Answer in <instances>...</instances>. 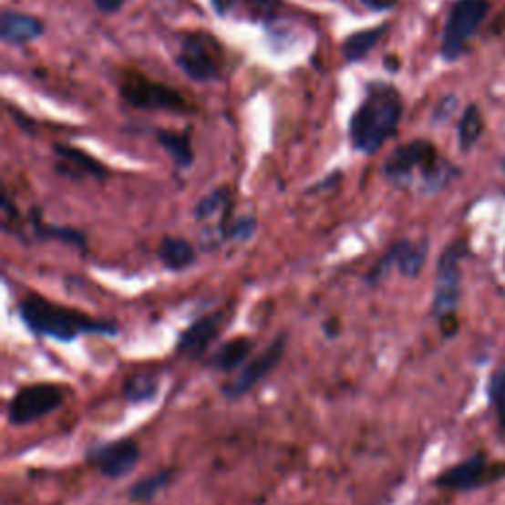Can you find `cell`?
Returning a JSON list of instances; mask_svg holds the SVG:
<instances>
[{
	"label": "cell",
	"instance_id": "2e32d148",
	"mask_svg": "<svg viewBox=\"0 0 505 505\" xmlns=\"http://www.w3.org/2000/svg\"><path fill=\"white\" fill-rule=\"evenodd\" d=\"M160 393V374L150 369L132 371L123 381V395L129 403H150Z\"/></svg>",
	"mask_w": 505,
	"mask_h": 505
},
{
	"label": "cell",
	"instance_id": "30bf717a",
	"mask_svg": "<svg viewBox=\"0 0 505 505\" xmlns=\"http://www.w3.org/2000/svg\"><path fill=\"white\" fill-rule=\"evenodd\" d=\"M121 93L127 103H130L132 107H139V109H166L178 113L188 109L182 95L140 76L129 74L123 79Z\"/></svg>",
	"mask_w": 505,
	"mask_h": 505
},
{
	"label": "cell",
	"instance_id": "6da1fadb",
	"mask_svg": "<svg viewBox=\"0 0 505 505\" xmlns=\"http://www.w3.org/2000/svg\"><path fill=\"white\" fill-rule=\"evenodd\" d=\"M16 312L32 334L57 342H74L88 334L115 335L119 332L113 320L91 318L86 312L52 303L36 293L24 296Z\"/></svg>",
	"mask_w": 505,
	"mask_h": 505
},
{
	"label": "cell",
	"instance_id": "ffe728a7",
	"mask_svg": "<svg viewBox=\"0 0 505 505\" xmlns=\"http://www.w3.org/2000/svg\"><path fill=\"white\" fill-rule=\"evenodd\" d=\"M172 482V470L154 472L129 488V500L132 503H150L156 496L164 491Z\"/></svg>",
	"mask_w": 505,
	"mask_h": 505
},
{
	"label": "cell",
	"instance_id": "83f0119b",
	"mask_svg": "<svg viewBox=\"0 0 505 505\" xmlns=\"http://www.w3.org/2000/svg\"><path fill=\"white\" fill-rule=\"evenodd\" d=\"M503 168H505V162H503Z\"/></svg>",
	"mask_w": 505,
	"mask_h": 505
},
{
	"label": "cell",
	"instance_id": "d6986e66",
	"mask_svg": "<svg viewBox=\"0 0 505 505\" xmlns=\"http://www.w3.org/2000/svg\"><path fill=\"white\" fill-rule=\"evenodd\" d=\"M32 230L38 239H54V242L69 245L81 252H86L88 249V239L79 230H71V227H59V225H46L40 222L38 211L34 215Z\"/></svg>",
	"mask_w": 505,
	"mask_h": 505
},
{
	"label": "cell",
	"instance_id": "5b68a950",
	"mask_svg": "<svg viewBox=\"0 0 505 505\" xmlns=\"http://www.w3.org/2000/svg\"><path fill=\"white\" fill-rule=\"evenodd\" d=\"M466 252L464 243H452L438 259L435 300H432V314L438 320L454 316L456 304L460 298V261Z\"/></svg>",
	"mask_w": 505,
	"mask_h": 505
},
{
	"label": "cell",
	"instance_id": "484cf974",
	"mask_svg": "<svg viewBox=\"0 0 505 505\" xmlns=\"http://www.w3.org/2000/svg\"><path fill=\"white\" fill-rule=\"evenodd\" d=\"M490 399L496 408L501 428L505 430V371H496L490 381Z\"/></svg>",
	"mask_w": 505,
	"mask_h": 505
},
{
	"label": "cell",
	"instance_id": "44dd1931",
	"mask_svg": "<svg viewBox=\"0 0 505 505\" xmlns=\"http://www.w3.org/2000/svg\"><path fill=\"white\" fill-rule=\"evenodd\" d=\"M383 36V28H374V30H364V32H356L344 42V56L350 62H357L362 59L366 54H369L371 47L376 46V42Z\"/></svg>",
	"mask_w": 505,
	"mask_h": 505
},
{
	"label": "cell",
	"instance_id": "3957f363",
	"mask_svg": "<svg viewBox=\"0 0 505 505\" xmlns=\"http://www.w3.org/2000/svg\"><path fill=\"white\" fill-rule=\"evenodd\" d=\"M66 393L56 383H32L24 385L10 397L6 405V418L12 427H24L36 423L64 407Z\"/></svg>",
	"mask_w": 505,
	"mask_h": 505
},
{
	"label": "cell",
	"instance_id": "cb8c5ba5",
	"mask_svg": "<svg viewBox=\"0 0 505 505\" xmlns=\"http://www.w3.org/2000/svg\"><path fill=\"white\" fill-rule=\"evenodd\" d=\"M218 211H230V191H227V188L215 190L203 200H200V203L194 210V218L203 222Z\"/></svg>",
	"mask_w": 505,
	"mask_h": 505
},
{
	"label": "cell",
	"instance_id": "7a4b0ae2",
	"mask_svg": "<svg viewBox=\"0 0 505 505\" xmlns=\"http://www.w3.org/2000/svg\"><path fill=\"white\" fill-rule=\"evenodd\" d=\"M401 111L403 105L397 91L389 88L371 91L352 119L354 147L362 152H376L395 132Z\"/></svg>",
	"mask_w": 505,
	"mask_h": 505
},
{
	"label": "cell",
	"instance_id": "9a60e30c",
	"mask_svg": "<svg viewBox=\"0 0 505 505\" xmlns=\"http://www.w3.org/2000/svg\"><path fill=\"white\" fill-rule=\"evenodd\" d=\"M156 255H159V261L162 263L164 269L174 273L194 267L198 259L194 245L182 237H172V235L162 237L159 249H156Z\"/></svg>",
	"mask_w": 505,
	"mask_h": 505
},
{
	"label": "cell",
	"instance_id": "277c9868",
	"mask_svg": "<svg viewBox=\"0 0 505 505\" xmlns=\"http://www.w3.org/2000/svg\"><path fill=\"white\" fill-rule=\"evenodd\" d=\"M415 168H423L425 180L430 188H440L447 182V174L442 172V168L437 162V150L427 140H413L397 149L387 164H385V174L399 180L407 178Z\"/></svg>",
	"mask_w": 505,
	"mask_h": 505
},
{
	"label": "cell",
	"instance_id": "52a82bcc",
	"mask_svg": "<svg viewBox=\"0 0 505 505\" xmlns=\"http://www.w3.org/2000/svg\"><path fill=\"white\" fill-rule=\"evenodd\" d=\"M86 459L107 479H121L135 470L140 460L137 440L119 438L89 447Z\"/></svg>",
	"mask_w": 505,
	"mask_h": 505
},
{
	"label": "cell",
	"instance_id": "ba28073f",
	"mask_svg": "<svg viewBox=\"0 0 505 505\" xmlns=\"http://www.w3.org/2000/svg\"><path fill=\"white\" fill-rule=\"evenodd\" d=\"M488 12L486 0H459L450 10L442 40V56L456 59L462 54L464 44L472 38V34L484 20Z\"/></svg>",
	"mask_w": 505,
	"mask_h": 505
},
{
	"label": "cell",
	"instance_id": "7402d4cb",
	"mask_svg": "<svg viewBox=\"0 0 505 505\" xmlns=\"http://www.w3.org/2000/svg\"><path fill=\"white\" fill-rule=\"evenodd\" d=\"M159 142L162 149L172 156L178 168H188L194 162V154H191V147L186 137L174 135V132H159Z\"/></svg>",
	"mask_w": 505,
	"mask_h": 505
},
{
	"label": "cell",
	"instance_id": "e0dca14e",
	"mask_svg": "<svg viewBox=\"0 0 505 505\" xmlns=\"http://www.w3.org/2000/svg\"><path fill=\"white\" fill-rule=\"evenodd\" d=\"M42 34V22L34 16L5 12L0 22V36L6 44H28Z\"/></svg>",
	"mask_w": 505,
	"mask_h": 505
},
{
	"label": "cell",
	"instance_id": "4316f807",
	"mask_svg": "<svg viewBox=\"0 0 505 505\" xmlns=\"http://www.w3.org/2000/svg\"><path fill=\"white\" fill-rule=\"evenodd\" d=\"M123 3L125 0H95V5H98V8L105 12V15H113V12L123 6Z\"/></svg>",
	"mask_w": 505,
	"mask_h": 505
},
{
	"label": "cell",
	"instance_id": "603a6c76",
	"mask_svg": "<svg viewBox=\"0 0 505 505\" xmlns=\"http://www.w3.org/2000/svg\"><path fill=\"white\" fill-rule=\"evenodd\" d=\"M257 230V222L255 218H251V215H245V218H239L235 222L223 220V223L220 225V235L222 242H249V239L255 235Z\"/></svg>",
	"mask_w": 505,
	"mask_h": 505
},
{
	"label": "cell",
	"instance_id": "d4e9b609",
	"mask_svg": "<svg viewBox=\"0 0 505 505\" xmlns=\"http://www.w3.org/2000/svg\"><path fill=\"white\" fill-rule=\"evenodd\" d=\"M479 132H482V117L476 107H468L460 121V147L462 150H470L474 142L478 140Z\"/></svg>",
	"mask_w": 505,
	"mask_h": 505
},
{
	"label": "cell",
	"instance_id": "5bb4252c",
	"mask_svg": "<svg viewBox=\"0 0 505 505\" xmlns=\"http://www.w3.org/2000/svg\"><path fill=\"white\" fill-rule=\"evenodd\" d=\"M252 347H255V344H252V340L247 338V335L227 340L203 359V367L218 371V374H232V371L245 364V359L251 356Z\"/></svg>",
	"mask_w": 505,
	"mask_h": 505
},
{
	"label": "cell",
	"instance_id": "ac0fdd59",
	"mask_svg": "<svg viewBox=\"0 0 505 505\" xmlns=\"http://www.w3.org/2000/svg\"><path fill=\"white\" fill-rule=\"evenodd\" d=\"M56 154L66 164V168H57V170L66 172V176H93L99 180L107 176V168L83 150L71 147H56Z\"/></svg>",
	"mask_w": 505,
	"mask_h": 505
},
{
	"label": "cell",
	"instance_id": "8992f818",
	"mask_svg": "<svg viewBox=\"0 0 505 505\" xmlns=\"http://www.w3.org/2000/svg\"><path fill=\"white\" fill-rule=\"evenodd\" d=\"M286 344V334H279L257 357H252L251 362L223 387V395L227 399H242V397L255 389L263 379H267L283 362Z\"/></svg>",
	"mask_w": 505,
	"mask_h": 505
},
{
	"label": "cell",
	"instance_id": "4fadbf2b",
	"mask_svg": "<svg viewBox=\"0 0 505 505\" xmlns=\"http://www.w3.org/2000/svg\"><path fill=\"white\" fill-rule=\"evenodd\" d=\"M178 66L198 81H208L218 76V64L201 36H188L184 40L182 52L178 54Z\"/></svg>",
	"mask_w": 505,
	"mask_h": 505
},
{
	"label": "cell",
	"instance_id": "7c38bea8",
	"mask_svg": "<svg viewBox=\"0 0 505 505\" xmlns=\"http://www.w3.org/2000/svg\"><path fill=\"white\" fill-rule=\"evenodd\" d=\"M496 476H500L496 464H488L484 454H476L472 459H468L440 474L435 484L442 490L464 491L484 486L491 482V479H496Z\"/></svg>",
	"mask_w": 505,
	"mask_h": 505
},
{
	"label": "cell",
	"instance_id": "9c48e42d",
	"mask_svg": "<svg viewBox=\"0 0 505 505\" xmlns=\"http://www.w3.org/2000/svg\"><path fill=\"white\" fill-rule=\"evenodd\" d=\"M427 252H428L427 243L397 242L387 251H385L383 255L376 261L374 267L367 271L366 283L369 286L379 284L393 267L399 269L401 274L415 279V276H418V273L423 271V267H425Z\"/></svg>",
	"mask_w": 505,
	"mask_h": 505
},
{
	"label": "cell",
	"instance_id": "8fae6325",
	"mask_svg": "<svg viewBox=\"0 0 505 505\" xmlns=\"http://www.w3.org/2000/svg\"><path fill=\"white\" fill-rule=\"evenodd\" d=\"M225 314L222 310L210 312V314H203L198 320H194L190 326L180 334L176 352L180 356H186L190 359H201L210 350L213 340L218 338L220 332L223 330Z\"/></svg>",
	"mask_w": 505,
	"mask_h": 505
}]
</instances>
